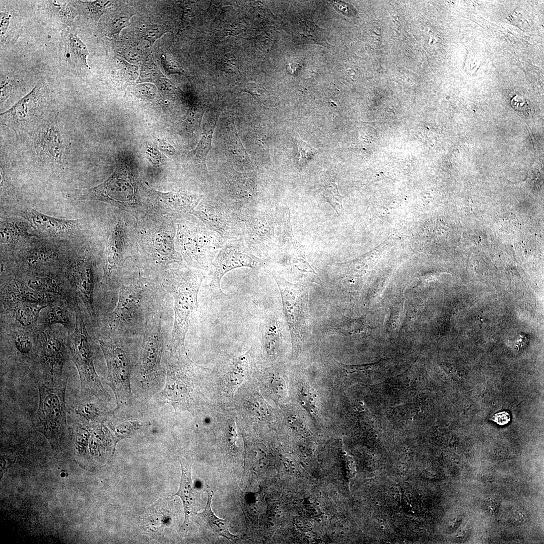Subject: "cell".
<instances>
[{"label": "cell", "instance_id": "obj_1", "mask_svg": "<svg viewBox=\"0 0 544 544\" xmlns=\"http://www.w3.org/2000/svg\"><path fill=\"white\" fill-rule=\"evenodd\" d=\"M164 294L158 289L138 284L122 289L107 325L113 336H125L144 330L159 311Z\"/></svg>", "mask_w": 544, "mask_h": 544}, {"label": "cell", "instance_id": "obj_2", "mask_svg": "<svg viewBox=\"0 0 544 544\" xmlns=\"http://www.w3.org/2000/svg\"><path fill=\"white\" fill-rule=\"evenodd\" d=\"M204 278L200 271L179 270L172 275L165 286L173 297L175 312L168 349L184 351L185 336L198 310L197 296Z\"/></svg>", "mask_w": 544, "mask_h": 544}, {"label": "cell", "instance_id": "obj_3", "mask_svg": "<svg viewBox=\"0 0 544 544\" xmlns=\"http://www.w3.org/2000/svg\"><path fill=\"white\" fill-rule=\"evenodd\" d=\"M161 320L159 311L144 329L139 360L134 368L136 386L145 398L157 390L162 374L165 339Z\"/></svg>", "mask_w": 544, "mask_h": 544}, {"label": "cell", "instance_id": "obj_4", "mask_svg": "<svg viewBox=\"0 0 544 544\" xmlns=\"http://www.w3.org/2000/svg\"><path fill=\"white\" fill-rule=\"evenodd\" d=\"M67 378L57 386H49L43 381L38 384L39 403L33 416L34 425L53 447H59L67 429V409L65 401Z\"/></svg>", "mask_w": 544, "mask_h": 544}, {"label": "cell", "instance_id": "obj_5", "mask_svg": "<svg viewBox=\"0 0 544 544\" xmlns=\"http://www.w3.org/2000/svg\"><path fill=\"white\" fill-rule=\"evenodd\" d=\"M75 315L74 330L68 336L66 342L71 359L79 373L80 393L94 395L108 402L110 397L96 372L92 343L78 304Z\"/></svg>", "mask_w": 544, "mask_h": 544}, {"label": "cell", "instance_id": "obj_6", "mask_svg": "<svg viewBox=\"0 0 544 544\" xmlns=\"http://www.w3.org/2000/svg\"><path fill=\"white\" fill-rule=\"evenodd\" d=\"M50 105L47 88L44 82L39 83L28 94L1 114V123L13 129L19 137L25 138L35 133L54 114L48 109Z\"/></svg>", "mask_w": 544, "mask_h": 544}, {"label": "cell", "instance_id": "obj_7", "mask_svg": "<svg viewBox=\"0 0 544 544\" xmlns=\"http://www.w3.org/2000/svg\"><path fill=\"white\" fill-rule=\"evenodd\" d=\"M107 367V383L112 389L116 401L114 412L131 404L130 379L135 364L131 352L124 343L123 336H112L99 340Z\"/></svg>", "mask_w": 544, "mask_h": 544}, {"label": "cell", "instance_id": "obj_8", "mask_svg": "<svg viewBox=\"0 0 544 544\" xmlns=\"http://www.w3.org/2000/svg\"><path fill=\"white\" fill-rule=\"evenodd\" d=\"M36 345L42 381L49 386H57L64 379L63 368L69 357L67 342L55 330L46 327L40 333Z\"/></svg>", "mask_w": 544, "mask_h": 544}, {"label": "cell", "instance_id": "obj_9", "mask_svg": "<svg viewBox=\"0 0 544 544\" xmlns=\"http://www.w3.org/2000/svg\"><path fill=\"white\" fill-rule=\"evenodd\" d=\"M126 168L118 165L112 175L101 184L89 189L75 190L69 196L78 200L94 199L115 205L131 204L135 201V187Z\"/></svg>", "mask_w": 544, "mask_h": 544}, {"label": "cell", "instance_id": "obj_10", "mask_svg": "<svg viewBox=\"0 0 544 544\" xmlns=\"http://www.w3.org/2000/svg\"><path fill=\"white\" fill-rule=\"evenodd\" d=\"M264 265V261L252 254L241 241L229 242L223 244L213 261L214 271L209 288L222 293L221 281L228 271L242 267L259 269Z\"/></svg>", "mask_w": 544, "mask_h": 544}, {"label": "cell", "instance_id": "obj_11", "mask_svg": "<svg viewBox=\"0 0 544 544\" xmlns=\"http://www.w3.org/2000/svg\"><path fill=\"white\" fill-rule=\"evenodd\" d=\"M281 294L283 312L293 338L300 337L305 325L306 294L302 285L272 274Z\"/></svg>", "mask_w": 544, "mask_h": 544}, {"label": "cell", "instance_id": "obj_12", "mask_svg": "<svg viewBox=\"0 0 544 544\" xmlns=\"http://www.w3.org/2000/svg\"><path fill=\"white\" fill-rule=\"evenodd\" d=\"M107 402L94 395L80 392L67 408V413L74 423L85 426L106 423L114 415Z\"/></svg>", "mask_w": 544, "mask_h": 544}, {"label": "cell", "instance_id": "obj_13", "mask_svg": "<svg viewBox=\"0 0 544 544\" xmlns=\"http://www.w3.org/2000/svg\"><path fill=\"white\" fill-rule=\"evenodd\" d=\"M40 129L36 142L38 154L45 162L62 164L66 159V145L57 113L54 114Z\"/></svg>", "mask_w": 544, "mask_h": 544}, {"label": "cell", "instance_id": "obj_14", "mask_svg": "<svg viewBox=\"0 0 544 544\" xmlns=\"http://www.w3.org/2000/svg\"><path fill=\"white\" fill-rule=\"evenodd\" d=\"M71 284L83 301L91 317L95 314L93 275L91 264L82 260L74 263L70 272Z\"/></svg>", "mask_w": 544, "mask_h": 544}, {"label": "cell", "instance_id": "obj_15", "mask_svg": "<svg viewBox=\"0 0 544 544\" xmlns=\"http://www.w3.org/2000/svg\"><path fill=\"white\" fill-rule=\"evenodd\" d=\"M62 42L65 61L73 68H89L88 48L77 34L69 28L63 31Z\"/></svg>", "mask_w": 544, "mask_h": 544}, {"label": "cell", "instance_id": "obj_16", "mask_svg": "<svg viewBox=\"0 0 544 544\" xmlns=\"http://www.w3.org/2000/svg\"><path fill=\"white\" fill-rule=\"evenodd\" d=\"M208 501L205 510L200 513H196L197 523L210 533L216 536H221L230 540H235L237 536L232 534L229 531L230 523L227 519H222L217 517L212 511L211 501L213 492L208 490Z\"/></svg>", "mask_w": 544, "mask_h": 544}, {"label": "cell", "instance_id": "obj_17", "mask_svg": "<svg viewBox=\"0 0 544 544\" xmlns=\"http://www.w3.org/2000/svg\"><path fill=\"white\" fill-rule=\"evenodd\" d=\"M6 301L9 305L18 302H26L45 304L54 300L51 296L37 291L28 285L14 280L6 292Z\"/></svg>", "mask_w": 544, "mask_h": 544}, {"label": "cell", "instance_id": "obj_18", "mask_svg": "<svg viewBox=\"0 0 544 544\" xmlns=\"http://www.w3.org/2000/svg\"><path fill=\"white\" fill-rule=\"evenodd\" d=\"M182 474L178 491L173 496H178L181 499L185 513V519L183 526L188 524L189 518L194 512L195 492L193 487L191 476V464L184 459H180Z\"/></svg>", "mask_w": 544, "mask_h": 544}, {"label": "cell", "instance_id": "obj_19", "mask_svg": "<svg viewBox=\"0 0 544 544\" xmlns=\"http://www.w3.org/2000/svg\"><path fill=\"white\" fill-rule=\"evenodd\" d=\"M29 217L38 229L53 235H62L71 231L76 228L79 221V220H66L52 217L34 210L31 211Z\"/></svg>", "mask_w": 544, "mask_h": 544}, {"label": "cell", "instance_id": "obj_20", "mask_svg": "<svg viewBox=\"0 0 544 544\" xmlns=\"http://www.w3.org/2000/svg\"><path fill=\"white\" fill-rule=\"evenodd\" d=\"M11 306L12 316L23 327L31 326L36 321L39 313L47 305L26 302H18Z\"/></svg>", "mask_w": 544, "mask_h": 544}, {"label": "cell", "instance_id": "obj_21", "mask_svg": "<svg viewBox=\"0 0 544 544\" xmlns=\"http://www.w3.org/2000/svg\"><path fill=\"white\" fill-rule=\"evenodd\" d=\"M200 218L207 225L208 228L220 234L222 237L231 236L233 227L230 225L229 220L222 213H220L215 207L213 209L211 205L205 207L199 212Z\"/></svg>", "mask_w": 544, "mask_h": 544}, {"label": "cell", "instance_id": "obj_22", "mask_svg": "<svg viewBox=\"0 0 544 544\" xmlns=\"http://www.w3.org/2000/svg\"><path fill=\"white\" fill-rule=\"evenodd\" d=\"M225 143L233 159L245 166L250 165V159L239 138L234 121L229 123L227 126Z\"/></svg>", "mask_w": 544, "mask_h": 544}, {"label": "cell", "instance_id": "obj_23", "mask_svg": "<svg viewBox=\"0 0 544 544\" xmlns=\"http://www.w3.org/2000/svg\"><path fill=\"white\" fill-rule=\"evenodd\" d=\"M27 285L32 288L46 294L54 299L62 295L60 280L54 276H44L30 279Z\"/></svg>", "mask_w": 544, "mask_h": 544}, {"label": "cell", "instance_id": "obj_24", "mask_svg": "<svg viewBox=\"0 0 544 544\" xmlns=\"http://www.w3.org/2000/svg\"><path fill=\"white\" fill-rule=\"evenodd\" d=\"M283 220V243L285 249L296 257L305 258L303 246L295 239L292 229L289 208L285 210Z\"/></svg>", "mask_w": 544, "mask_h": 544}, {"label": "cell", "instance_id": "obj_25", "mask_svg": "<svg viewBox=\"0 0 544 544\" xmlns=\"http://www.w3.org/2000/svg\"><path fill=\"white\" fill-rule=\"evenodd\" d=\"M297 34L307 42L325 47L330 46L326 41L323 30L311 20L302 21L297 30Z\"/></svg>", "mask_w": 544, "mask_h": 544}, {"label": "cell", "instance_id": "obj_26", "mask_svg": "<svg viewBox=\"0 0 544 544\" xmlns=\"http://www.w3.org/2000/svg\"><path fill=\"white\" fill-rule=\"evenodd\" d=\"M113 3L109 1H75L73 3L75 6H73L78 10H83L85 15L98 21Z\"/></svg>", "mask_w": 544, "mask_h": 544}, {"label": "cell", "instance_id": "obj_27", "mask_svg": "<svg viewBox=\"0 0 544 544\" xmlns=\"http://www.w3.org/2000/svg\"><path fill=\"white\" fill-rule=\"evenodd\" d=\"M214 128L215 125H213L211 127L206 129L196 148L190 153V155L205 168L206 157L212 148L211 143Z\"/></svg>", "mask_w": 544, "mask_h": 544}, {"label": "cell", "instance_id": "obj_28", "mask_svg": "<svg viewBox=\"0 0 544 544\" xmlns=\"http://www.w3.org/2000/svg\"><path fill=\"white\" fill-rule=\"evenodd\" d=\"M12 10L1 12V42L9 43L14 41V26H17L16 17Z\"/></svg>", "mask_w": 544, "mask_h": 544}, {"label": "cell", "instance_id": "obj_29", "mask_svg": "<svg viewBox=\"0 0 544 544\" xmlns=\"http://www.w3.org/2000/svg\"><path fill=\"white\" fill-rule=\"evenodd\" d=\"M56 324L70 326L71 325V316L69 310L65 307L53 305L48 310L45 325L46 327H50Z\"/></svg>", "mask_w": 544, "mask_h": 544}, {"label": "cell", "instance_id": "obj_30", "mask_svg": "<svg viewBox=\"0 0 544 544\" xmlns=\"http://www.w3.org/2000/svg\"><path fill=\"white\" fill-rule=\"evenodd\" d=\"M13 343L16 350L22 356H30L36 352V346L30 336L22 331H16L12 335Z\"/></svg>", "mask_w": 544, "mask_h": 544}, {"label": "cell", "instance_id": "obj_31", "mask_svg": "<svg viewBox=\"0 0 544 544\" xmlns=\"http://www.w3.org/2000/svg\"><path fill=\"white\" fill-rule=\"evenodd\" d=\"M106 423L116 436L117 441L131 435L144 426L143 423L138 420H129L118 424L109 420Z\"/></svg>", "mask_w": 544, "mask_h": 544}, {"label": "cell", "instance_id": "obj_32", "mask_svg": "<svg viewBox=\"0 0 544 544\" xmlns=\"http://www.w3.org/2000/svg\"><path fill=\"white\" fill-rule=\"evenodd\" d=\"M323 194L326 201L339 215L343 210V196L338 191L337 184L333 182H326L323 185Z\"/></svg>", "mask_w": 544, "mask_h": 544}, {"label": "cell", "instance_id": "obj_33", "mask_svg": "<svg viewBox=\"0 0 544 544\" xmlns=\"http://www.w3.org/2000/svg\"><path fill=\"white\" fill-rule=\"evenodd\" d=\"M52 9L55 11L59 19L64 24L70 26L75 17L78 16L77 10L72 6L64 1L51 2Z\"/></svg>", "mask_w": 544, "mask_h": 544}, {"label": "cell", "instance_id": "obj_34", "mask_svg": "<svg viewBox=\"0 0 544 544\" xmlns=\"http://www.w3.org/2000/svg\"><path fill=\"white\" fill-rule=\"evenodd\" d=\"M23 228L22 225L18 226L17 224L11 222L3 224L1 230V241L5 243L11 242L18 239L19 236H23L26 233Z\"/></svg>", "mask_w": 544, "mask_h": 544}, {"label": "cell", "instance_id": "obj_35", "mask_svg": "<svg viewBox=\"0 0 544 544\" xmlns=\"http://www.w3.org/2000/svg\"><path fill=\"white\" fill-rule=\"evenodd\" d=\"M168 32V29L162 25L150 24L143 27L141 35L143 39L148 41L152 45Z\"/></svg>", "mask_w": 544, "mask_h": 544}, {"label": "cell", "instance_id": "obj_36", "mask_svg": "<svg viewBox=\"0 0 544 544\" xmlns=\"http://www.w3.org/2000/svg\"><path fill=\"white\" fill-rule=\"evenodd\" d=\"M243 90L263 102L268 101L270 97V93L268 90L262 85L255 83L249 82L246 84Z\"/></svg>", "mask_w": 544, "mask_h": 544}, {"label": "cell", "instance_id": "obj_37", "mask_svg": "<svg viewBox=\"0 0 544 544\" xmlns=\"http://www.w3.org/2000/svg\"><path fill=\"white\" fill-rule=\"evenodd\" d=\"M298 147V160L306 162L312 159L318 153V150L304 141L298 138L297 140Z\"/></svg>", "mask_w": 544, "mask_h": 544}, {"label": "cell", "instance_id": "obj_38", "mask_svg": "<svg viewBox=\"0 0 544 544\" xmlns=\"http://www.w3.org/2000/svg\"><path fill=\"white\" fill-rule=\"evenodd\" d=\"M130 18L131 16L123 14L114 17L108 25V35H119L120 32L129 24Z\"/></svg>", "mask_w": 544, "mask_h": 544}, {"label": "cell", "instance_id": "obj_39", "mask_svg": "<svg viewBox=\"0 0 544 544\" xmlns=\"http://www.w3.org/2000/svg\"><path fill=\"white\" fill-rule=\"evenodd\" d=\"M279 331L277 327L274 324L270 325L264 334L265 346L267 350L274 353L278 346Z\"/></svg>", "mask_w": 544, "mask_h": 544}, {"label": "cell", "instance_id": "obj_40", "mask_svg": "<svg viewBox=\"0 0 544 544\" xmlns=\"http://www.w3.org/2000/svg\"><path fill=\"white\" fill-rule=\"evenodd\" d=\"M161 61L163 68L168 75L178 74L185 75L184 71L171 56L163 54L161 56Z\"/></svg>", "mask_w": 544, "mask_h": 544}, {"label": "cell", "instance_id": "obj_41", "mask_svg": "<svg viewBox=\"0 0 544 544\" xmlns=\"http://www.w3.org/2000/svg\"><path fill=\"white\" fill-rule=\"evenodd\" d=\"M293 263L294 265L301 273H303V274H305V273H306L307 276L309 278H310V280L315 281L316 280L318 281L317 274L309 265L308 262L305 260L304 258H294L293 261Z\"/></svg>", "mask_w": 544, "mask_h": 544}, {"label": "cell", "instance_id": "obj_42", "mask_svg": "<svg viewBox=\"0 0 544 544\" xmlns=\"http://www.w3.org/2000/svg\"><path fill=\"white\" fill-rule=\"evenodd\" d=\"M162 75L154 63L143 67L140 75V82H155Z\"/></svg>", "mask_w": 544, "mask_h": 544}, {"label": "cell", "instance_id": "obj_43", "mask_svg": "<svg viewBox=\"0 0 544 544\" xmlns=\"http://www.w3.org/2000/svg\"><path fill=\"white\" fill-rule=\"evenodd\" d=\"M220 66L222 70L229 72H236L238 69L236 58L231 54L225 55L222 58Z\"/></svg>", "mask_w": 544, "mask_h": 544}, {"label": "cell", "instance_id": "obj_44", "mask_svg": "<svg viewBox=\"0 0 544 544\" xmlns=\"http://www.w3.org/2000/svg\"><path fill=\"white\" fill-rule=\"evenodd\" d=\"M154 82L159 89L165 92L172 93L176 89L174 84L162 74Z\"/></svg>", "mask_w": 544, "mask_h": 544}, {"label": "cell", "instance_id": "obj_45", "mask_svg": "<svg viewBox=\"0 0 544 544\" xmlns=\"http://www.w3.org/2000/svg\"><path fill=\"white\" fill-rule=\"evenodd\" d=\"M510 419L511 417L510 414L506 411L496 413L492 418V420L493 421L501 426H503L508 423L510 421Z\"/></svg>", "mask_w": 544, "mask_h": 544}, {"label": "cell", "instance_id": "obj_46", "mask_svg": "<svg viewBox=\"0 0 544 544\" xmlns=\"http://www.w3.org/2000/svg\"><path fill=\"white\" fill-rule=\"evenodd\" d=\"M335 6L343 13L350 14L351 10L349 6L342 2H334Z\"/></svg>", "mask_w": 544, "mask_h": 544}, {"label": "cell", "instance_id": "obj_47", "mask_svg": "<svg viewBox=\"0 0 544 544\" xmlns=\"http://www.w3.org/2000/svg\"><path fill=\"white\" fill-rule=\"evenodd\" d=\"M515 514V519L517 521L520 523L523 522L526 518V516L522 511H517Z\"/></svg>", "mask_w": 544, "mask_h": 544}, {"label": "cell", "instance_id": "obj_48", "mask_svg": "<svg viewBox=\"0 0 544 544\" xmlns=\"http://www.w3.org/2000/svg\"><path fill=\"white\" fill-rule=\"evenodd\" d=\"M324 518L325 519H328V516L327 515H324Z\"/></svg>", "mask_w": 544, "mask_h": 544}, {"label": "cell", "instance_id": "obj_49", "mask_svg": "<svg viewBox=\"0 0 544 544\" xmlns=\"http://www.w3.org/2000/svg\"><path fill=\"white\" fill-rule=\"evenodd\" d=\"M293 504H294V505H297V504H298V502H296V501H294V502H293Z\"/></svg>", "mask_w": 544, "mask_h": 544}, {"label": "cell", "instance_id": "obj_50", "mask_svg": "<svg viewBox=\"0 0 544 544\" xmlns=\"http://www.w3.org/2000/svg\"><path fill=\"white\" fill-rule=\"evenodd\" d=\"M317 521H318V522H319V523H321V522H322V520H321V519L320 518H318V519H317Z\"/></svg>", "mask_w": 544, "mask_h": 544}, {"label": "cell", "instance_id": "obj_51", "mask_svg": "<svg viewBox=\"0 0 544 544\" xmlns=\"http://www.w3.org/2000/svg\"><path fill=\"white\" fill-rule=\"evenodd\" d=\"M316 505H317V506H319V505H320V503L318 502H316Z\"/></svg>", "mask_w": 544, "mask_h": 544}, {"label": "cell", "instance_id": "obj_52", "mask_svg": "<svg viewBox=\"0 0 544 544\" xmlns=\"http://www.w3.org/2000/svg\"><path fill=\"white\" fill-rule=\"evenodd\" d=\"M305 465H306V466H308V465H309V464H308V462H305Z\"/></svg>", "mask_w": 544, "mask_h": 544}, {"label": "cell", "instance_id": "obj_53", "mask_svg": "<svg viewBox=\"0 0 544 544\" xmlns=\"http://www.w3.org/2000/svg\"><path fill=\"white\" fill-rule=\"evenodd\" d=\"M298 525H299V526H302L303 525V524H301V523H300V524L299 523V524H298Z\"/></svg>", "mask_w": 544, "mask_h": 544}, {"label": "cell", "instance_id": "obj_54", "mask_svg": "<svg viewBox=\"0 0 544 544\" xmlns=\"http://www.w3.org/2000/svg\"><path fill=\"white\" fill-rule=\"evenodd\" d=\"M303 457H304V458L306 459L307 458V456L306 455H304Z\"/></svg>", "mask_w": 544, "mask_h": 544}, {"label": "cell", "instance_id": "obj_55", "mask_svg": "<svg viewBox=\"0 0 544 544\" xmlns=\"http://www.w3.org/2000/svg\"><path fill=\"white\" fill-rule=\"evenodd\" d=\"M300 500H301V502H303V501H304V499H303V498L301 499H300Z\"/></svg>", "mask_w": 544, "mask_h": 544}, {"label": "cell", "instance_id": "obj_56", "mask_svg": "<svg viewBox=\"0 0 544 544\" xmlns=\"http://www.w3.org/2000/svg\"><path fill=\"white\" fill-rule=\"evenodd\" d=\"M341 533L342 534H344V531H341Z\"/></svg>", "mask_w": 544, "mask_h": 544}, {"label": "cell", "instance_id": "obj_57", "mask_svg": "<svg viewBox=\"0 0 544 544\" xmlns=\"http://www.w3.org/2000/svg\"><path fill=\"white\" fill-rule=\"evenodd\" d=\"M292 470H295V467H293V468H292Z\"/></svg>", "mask_w": 544, "mask_h": 544}, {"label": "cell", "instance_id": "obj_58", "mask_svg": "<svg viewBox=\"0 0 544 544\" xmlns=\"http://www.w3.org/2000/svg\"><path fill=\"white\" fill-rule=\"evenodd\" d=\"M319 493H320V496H322V493H321V492H320Z\"/></svg>", "mask_w": 544, "mask_h": 544}, {"label": "cell", "instance_id": "obj_59", "mask_svg": "<svg viewBox=\"0 0 544 544\" xmlns=\"http://www.w3.org/2000/svg\"><path fill=\"white\" fill-rule=\"evenodd\" d=\"M322 514H323V515H325V513H324V512H322Z\"/></svg>", "mask_w": 544, "mask_h": 544}, {"label": "cell", "instance_id": "obj_60", "mask_svg": "<svg viewBox=\"0 0 544 544\" xmlns=\"http://www.w3.org/2000/svg\"><path fill=\"white\" fill-rule=\"evenodd\" d=\"M295 501L298 502V500H295Z\"/></svg>", "mask_w": 544, "mask_h": 544}]
</instances>
